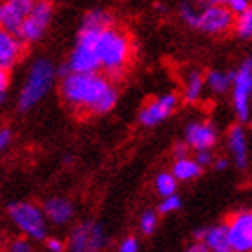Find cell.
I'll return each instance as SVG.
<instances>
[{"instance_id":"obj_1","label":"cell","mask_w":252,"mask_h":252,"mask_svg":"<svg viewBox=\"0 0 252 252\" xmlns=\"http://www.w3.org/2000/svg\"><path fill=\"white\" fill-rule=\"evenodd\" d=\"M60 94L68 108L85 116H103L117 105L119 92L110 78L99 72H67Z\"/></svg>"},{"instance_id":"obj_2","label":"cell","mask_w":252,"mask_h":252,"mask_svg":"<svg viewBox=\"0 0 252 252\" xmlns=\"http://www.w3.org/2000/svg\"><path fill=\"white\" fill-rule=\"evenodd\" d=\"M97 53L101 60V70H105L110 78H119L131 62L133 43L128 32L110 26L97 36Z\"/></svg>"},{"instance_id":"obj_3","label":"cell","mask_w":252,"mask_h":252,"mask_svg":"<svg viewBox=\"0 0 252 252\" xmlns=\"http://www.w3.org/2000/svg\"><path fill=\"white\" fill-rule=\"evenodd\" d=\"M58 76V68L47 58H40L32 63L27 79L24 81L18 94V108L20 110H31L51 92L54 79Z\"/></svg>"},{"instance_id":"obj_4","label":"cell","mask_w":252,"mask_h":252,"mask_svg":"<svg viewBox=\"0 0 252 252\" xmlns=\"http://www.w3.org/2000/svg\"><path fill=\"white\" fill-rule=\"evenodd\" d=\"M9 218L18 231L29 240H45L49 234V220L43 207L31 202H16L9 205Z\"/></svg>"},{"instance_id":"obj_5","label":"cell","mask_w":252,"mask_h":252,"mask_svg":"<svg viewBox=\"0 0 252 252\" xmlns=\"http://www.w3.org/2000/svg\"><path fill=\"white\" fill-rule=\"evenodd\" d=\"M101 31L81 27L78 42L68 56V72H99L101 60L97 53V36Z\"/></svg>"},{"instance_id":"obj_6","label":"cell","mask_w":252,"mask_h":252,"mask_svg":"<svg viewBox=\"0 0 252 252\" xmlns=\"http://www.w3.org/2000/svg\"><path fill=\"white\" fill-rule=\"evenodd\" d=\"M54 15V5L51 0H36L32 9L29 11V15L24 18L22 22V27L18 31V36L24 40V43H34L40 42L45 32H47V27L53 20Z\"/></svg>"},{"instance_id":"obj_7","label":"cell","mask_w":252,"mask_h":252,"mask_svg":"<svg viewBox=\"0 0 252 252\" xmlns=\"http://www.w3.org/2000/svg\"><path fill=\"white\" fill-rule=\"evenodd\" d=\"M67 245L72 252H97L108 245V234L97 221H83L72 229Z\"/></svg>"},{"instance_id":"obj_8","label":"cell","mask_w":252,"mask_h":252,"mask_svg":"<svg viewBox=\"0 0 252 252\" xmlns=\"http://www.w3.org/2000/svg\"><path fill=\"white\" fill-rule=\"evenodd\" d=\"M252 97V58L242 63V67L234 72L232 81V103L234 112L240 121H249Z\"/></svg>"},{"instance_id":"obj_9","label":"cell","mask_w":252,"mask_h":252,"mask_svg":"<svg viewBox=\"0 0 252 252\" xmlns=\"http://www.w3.org/2000/svg\"><path fill=\"white\" fill-rule=\"evenodd\" d=\"M234 27V13L227 5H207L200 11L196 29L207 34H225Z\"/></svg>"},{"instance_id":"obj_10","label":"cell","mask_w":252,"mask_h":252,"mask_svg":"<svg viewBox=\"0 0 252 252\" xmlns=\"http://www.w3.org/2000/svg\"><path fill=\"white\" fill-rule=\"evenodd\" d=\"M227 231L232 251H252V211H240L227 221Z\"/></svg>"},{"instance_id":"obj_11","label":"cell","mask_w":252,"mask_h":252,"mask_svg":"<svg viewBox=\"0 0 252 252\" xmlns=\"http://www.w3.org/2000/svg\"><path fill=\"white\" fill-rule=\"evenodd\" d=\"M177 106H179V95L177 94L168 92V94L158 95L139 112V123L142 126H157L162 121H166Z\"/></svg>"},{"instance_id":"obj_12","label":"cell","mask_w":252,"mask_h":252,"mask_svg":"<svg viewBox=\"0 0 252 252\" xmlns=\"http://www.w3.org/2000/svg\"><path fill=\"white\" fill-rule=\"evenodd\" d=\"M36 0H4L0 2V27L18 34L22 22L29 15Z\"/></svg>"},{"instance_id":"obj_13","label":"cell","mask_w":252,"mask_h":252,"mask_svg":"<svg viewBox=\"0 0 252 252\" xmlns=\"http://www.w3.org/2000/svg\"><path fill=\"white\" fill-rule=\"evenodd\" d=\"M184 139L188 142V146L193 148V150H211L216 144L218 133H216V128L211 123L196 121L189 123L186 126Z\"/></svg>"},{"instance_id":"obj_14","label":"cell","mask_w":252,"mask_h":252,"mask_svg":"<svg viewBox=\"0 0 252 252\" xmlns=\"http://www.w3.org/2000/svg\"><path fill=\"white\" fill-rule=\"evenodd\" d=\"M24 54V40L18 34L0 27V67H15Z\"/></svg>"},{"instance_id":"obj_15","label":"cell","mask_w":252,"mask_h":252,"mask_svg":"<svg viewBox=\"0 0 252 252\" xmlns=\"http://www.w3.org/2000/svg\"><path fill=\"white\" fill-rule=\"evenodd\" d=\"M43 213L49 223L54 225H67L74 218V204L65 196H53L43 204Z\"/></svg>"},{"instance_id":"obj_16","label":"cell","mask_w":252,"mask_h":252,"mask_svg":"<svg viewBox=\"0 0 252 252\" xmlns=\"http://www.w3.org/2000/svg\"><path fill=\"white\" fill-rule=\"evenodd\" d=\"M194 238L202 240L207 245L209 251H215V252L232 251L227 225H215V227H209V229H202V231H198L194 234Z\"/></svg>"},{"instance_id":"obj_17","label":"cell","mask_w":252,"mask_h":252,"mask_svg":"<svg viewBox=\"0 0 252 252\" xmlns=\"http://www.w3.org/2000/svg\"><path fill=\"white\" fill-rule=\"evenodd\" d=\"M227 144H229V150H231V155L234 158V164H236L240 169L247 168L249 162V150H247V137H245V130L242 126H232L231 131H229V139H227Z\"/></svg>"},{"instance_id":"obj_18","label":"cell","mask_w":252,"mask_h":252,"mask_svg":"<svg viewBox=\"0 0 252 252\" xmlns=\"http://www.w3.org/2000/svg\"><path fill=\"white\" fill-rule=\"evenodd\" d=\"M171 173L179 180H182V182H188V180H194L196 177H200L202 166H200L194 158H189L188 155H186V157H179L175 160L173 168H171Z\"/></svg>"},{"instance_id":"obj_19","label":"cell","mask_w":252,"mask_h":252,"mask_svg":"<svg viewBox=\"0 0 252 252\" xmlns=\"http://www.w3.org/2000/svg\"><path fill=\"white\" fill-rule=\"evenodd\" d=\"M205 89V78L202 76V72L198 70H191L186 76L184 81V99L188 103H196L202 97Z\"/></svg>"},{"instance_id":"obj_20","label":"cell","mask_w":252,"mask_h":252,"mask_svg":"<svg viewBox=\"0 0 252 252\" xmlns=\"http://www.w3.org/2000/svg\"><path fill=\"white\" fill-rule=\"evenodd\" d=\"M234 72H223V70H211L205 76V85L215 94H225L232 87Z\"/></svg>"},{"instance_id":"obj_21","label":"cell","mask_w":252,"mask_h":252,"mask_svg":"<svg viewBox=\"0 0 252 252\" xmlns=\"http://www.w3.org/2000/svg\"><path fill=\"white\" fill-rule=\"evenodd\" d=\"M114 26L112 16L103 9H94L90 11L89 15L83 18L81 27H89V29H95V31H105L106 27Z\"/></svg>"},{"instance_id":"obj_22","label":"cell","mask_w":252,"mask_h":252,"mask_svg":"<svg viewBox=\"0 0 252 252\" xmlns=\"http://www.w3.org/2000/svg\"><path fill=\"white\" fill-rule=\"evenodd\" d=\"M177 186H179V179L175 177L173 173H168V171H162L155 177V191H157L160 196H168V194H173L177 191Z\"/></svg>"},{"instance_id":"obj_23","label":"cell","mask_w":252,"mask_h":252,"mask_svg":"<svg viewBox=\"0 0 252 252\" xmlns=\"http://www.w3.org/2000/svg\"><path fill=\"white\" fill-rule=\"evenodd\" d=\"M234 32L243 40H251L252 38V7L245 9L243 13L238 15V18H234Z\"/></svg>"},{"instance_id":"obj_24","label":"cell","mask_w":252,"mask_h":252,"mask_svg":"<svg viewBox=\"0 0 252 252\" xmlns=\"http://www.w3.org/2000/svg\"><path fill=\"white\" fill-rule=\"evenodd\" d=\"M157 225H158V216H157V213L152 209L144 211L141 215V218H139V231H141L142 234H146V236L153 234L155 229H157Z\"/></svg>"},{"instance_id":"obj_25","label":"cell","mask_w":252,"mask_h":252,"mask_svg":"<svg viewBox=\"0 0 252 252\" xmlns=\"http://www.w3.org/2000/svg\"><path fill=\"white\" fill-rule=\"evenodd\" d=\"M180 18L191 27H196L198 26V18H200V11L194 7L193 4H189V2H184V4L180 5Z\"/></svg>"},{"instance_id":"obj_26","label":"cell","mask_w":252,"mask_h":252,"mask_svg":"<svg viewBox=\"0 0 252 252\" xmlns=\"http://www.w3.org/2000/svg\"><path fill=\"white\" fill-rule=\"evenodd\" d=\"M180 196L177 193L168 194V196H162V202L158 204V213L160 215H169V213H175V211L180 209Z\"/></svg>"},{"instance_id":"obj_27","label":"cell","mask_w":252,"mask_h":252,"mask_svg":"<svg viewBox=\"0 0 252 252\" xmlns=\"http://www.w3.org/2000/svg\"><path fill=\"white\" fill-rule=\"evenodd\" d=\"M7 89H9V72H7V68L0 67V106L5 103Z\"/></svg>"},{"instance_id":"obj_28","label":"cell","mask_w":252,"mask_h":252,"mask_svg":"<svg viewBox=\"0 0 252 252\" xmlns=\"http://www.w3.org/2000/svg\"><path fill=\"white\" fill-rule=\"evenodd\" d=\"M9 251L11 252H29L31 251V242H29V238L27 236L15 238V240L9 243Z\"/></svg>"},{"instance_id":"obj_29","label":"cell","mask_w":252,"mask_h":252,"mask_svg":"<svg viewBox=\"0 0 252 252\" xmlns=\"http://www.w3.org/2000/svg\"><path fill=\"white\" fill-rule=\"evenodd\" d=\"M225 5L232 13L240 15V13H243L245 9L251 7V0H225Z\"/></svg>"},{"instance_id":"obj_30","label":"cell","mask_w":252,"mask_h":252,"mask_svg":"<svg viewBox=\"0 0 252 252\" xmlns=\"http://www.w3.org/2000/svg\"><path fill=\"white\" fill-rule=\"evenodd\" d=\"M45 247L51 252H63L67 249V243L63 242V240H60V238L51 236V238H45Z\"/></svg>"},{"instance_id":"obj_31","label":"cell","mask_w":252,"mask_h":252,"mask_svg":"<svg viewBox=\"0 0 252 252\" xmlns=\"http://www.w3.org/2000/svg\"><path fill=\"white\" fill-rule=\"evenodd\" d=\"M119 251L121 252H137L139 251V242H137V238H133V236L125 238V240L121 242V245H119Z\"/></svg>"},{"instance_id":"obj_32","label":"cell","mask_w":252,"mask_h":252,"mask_svg":"<svg viewBox=\"0 0 252 252\" xmlns=\"http://www.w3.org/2000/svg\"><path fill=\"white\" fill-rule=\"evenodd\" d=\"M194 160H196L202 168H204V166H209V164L213 162V153H211V150H196Z\"/></svg>"},{"instance_id":"obj_33","label":"cell","mask_w":252,"mask_h":252,"mask_svg":"<svg viewBox=\"0 0 252 252\" xmlns=\"http://www.w3.org/2000/svg\"><path fill=\"white\" fill-rule=\"evenodd\" d=\"M11 141H13V131L9 128H2L0 130V153L9 148Z\"/></svg>"},{"instance_id":"obj_34","label":"cell","mask_w":252,"mask_h":252,"mask_svg":"<svg viewBox=\"0 0 252 252\" xmlns=\"http://www.w3.org/2000/svg\"><path fill=\"white\" fill-rule=\"evenodd\" d=\"M189 252H207L209 249H207V245H205L202 240H196V242L193 243V245H189V249H188Z\"/></svg>"},{"instance_id":"obj_35","label":"cell","mask_w":252,"mask_h":252,"mask_svg":"<svg viewBox=\"0 0 252 252\" xmlns=\"http://www.w3.org/2000/svg\"><path fill=\"white\" fill-rule=\"evenodd\" d=\"M188 150H189L188 142H184V144H177V146H175V157L177 158L186 157V155H188Z\"/></svg>"},{"instance_id":"obj_36","label":"cell","mask_w":252,"mask_h":252,"mask_svg":"<svg viewBox=\"0 0 252 252\" xmlns=\"http://www.w3.org/2000/svg\"><path fill=\"white\" fill-rule=\"evenodd\" d=\"M227 166H229L227 158H218V160L215 162V168L218 169V171H223V169H227Z\"/></svg>"},{"instance_id":"obj_37","label":"cell","mask_w":252,"mask_h":252,"mask_svg":"<svg viewBox=\"0 0 252 252\" xmlns=\"http://www.w3.org/2000/svg\"><path fill=\"white\" fill-rule=\"evenodd\" d=\"M202 4H207V5H215V4H225V0H200Z\"/></svg>"},{"instance_id":"obj_38","label":"cell","mask_w":252,"mask_h":252,"mask_svg":"<svg viewBox=\"0 0 252 252\" xmlns=\"http://www.w3.org/2000/svg\"><path fill=\"white\" fill-rule=\"evenodd\" d=\"M4 245H5V236H4V232L0 231V251L4 249Z\"/></svg>"},{"instance_id":"obj_39","label":"cell","mask_w":252,"mask_h":252,"mask_svg":"<svg viewBox=\"0 0 252 252\" xmlns=\"http://www.w3.org/2000/svg\"><path fill=\"white\" fill-rule=\"evenodd\" d=\"M251 128H252V121H251Z\"/></svg>"}]
</instances>
